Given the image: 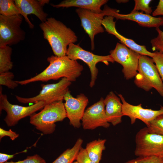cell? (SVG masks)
Returning a JSON list of instances; mask_svg holds the SVG:
<instances>
[{
	"label": "cell",
	"mask_w": 163,
	"mask_h": 163,
	"mask_svg": "<svg viewBox=\"0 0 163 163\" xmlns=\"http://www.w3.org/2000/svg\"><path fill=\"white\" fill-rule=\"evenodd\" d=\"M110 53L114 62L122 66V72L126 79L135 77L141 55L120 43H117L114 49L110 50Z\"/></svg>",
	"instance_id": "10"
},
{
	"label": "cell",
	"mask_w": 163,
	"mask_h": 163,
	"mask_svg": "<svg viewBox=\"0 0 163 163\" xmlns=\"http://www.w3.org/2000/svg\"><path fill=\"white\" fill-rule=\"evenodd\" d=\"M116 1L119 3H125L128 2L129 0H116Z\"/></svg>",
	"instance_id": "35"
},
{
	"label": "cell",
	"mask_w": 163,
	"mask_h": 163,
	"mask_svg": "<svg viewBox=\"0 0 163 163\" xmlns=\"http://www.w3.org/2000/svg\"><path fill=\"white\" fill-rule=\"evenodd\" d=\"M157 36L152 39L150 43L153 50H156L163 53V31L159 28H156Z\"/></svg>",
	"instance_id": "28"
},
{
	"label": "cell",
	"mask_w": 163,
	"mask_h": 163,
	"mask_svg": "<svg viewBox=\"0 0 163 163\" xmlns=\"http://www.w3.org/2000/svg\"><path fill=\"white\" fill-rule=\"evenodd\" d=\"M104 100L101 98L85 110L81 120L84 129L93 130L99 127L108 128L110 126L105 113Z\"/></svg>",
	"instance_id": "12"
},
{
	"label": "cell",
	"mask_w": 163,
	"mask_h": 163,
	"mask_svg": "<svg viewBox=\"0 0 163 163\" xmlns=\"http://www.w3.org/2000/svg\"><path fill=\"white\" fill-rule=\"evenodd\" d=\"M81 21V26L89 36L91 41V50L94 49V37L95 35L104 32L102 23L104 15L102 12L96 13L90 11L78 8L75 10Z\"/></svg>",
	"instance_id": "14"
},
{
	"label": "cell",
	"mask_w": 163,
	"mask_h": 163,
	"mask_svg": "<svg viewBox=\"0 0 163 163\" xmlns=\"http://www.w3.org/2000/svg\"><path fill=\"white\" fill-rule=\"evenodd\" d=\"M114 18L110 16L104 17L102 24L106 31L108 34L115 36L121 43L131 50L141 55L146 56L152 58L154 55V52L152 53L148 51L145 46L137 44L133 40L124 37L117 31L115 27L116 22L114 21Z\"/></svg>",
	"instance_id": "16"
},
{
	"label": "cell",
	"mask_w": 163,
	"mask_h": 163,
	"mask_svg": "<svg viewBox=\"0 0 163 163\" xmlns=\"http://www.w3.org/2000/svg\"><path fill=\"white\" fill-rule=\"evenodd\" d=\"M134 82L138 87L148 91L155 88L163 97V83L153 59L141 55L139 61L138 73Z\"/></svg>",
	"instance_id": "4"
},
{
	"label": "cell",
	"mask_w": 163,
	"mask_h": 163,
	"mask_svg": "<svg viewBox=\"0 0 163 163\" xmlns=\"http://www.w3.org/2000/svg\"><path fill=\"white\" fill-rule=\"evenodd\" d=\"M64 106L66 117L70 125L75 128H79L81 120L83 116L85 108L89 102L88 98L83 94L81 93L74 97L69 90L64 96Z\"/></svg>",
	"instance_id": "11"
},
{
	"label": "cell",
	"mask_w": 163,
	"mask_h": 163,
	"mask_svg": "<svg viewBox=\"0 0 163 163\" xmlns=\"http://www.w3.org/2000/svg\"><path fill=\"white\" fill-rule=\"evenodd\" d=\"M5 163H46L45 160L37 154L28 156L24 160L17 162L7 161Z\"/></svg>",
	"instance_id": "30"
},
{
	"label": "cell",
	"mask_w": 163,
	"mask_h": 163,
	"mask_svg": "<svg viewBox=\"0 0 163 163\" xmlns=\"http://www.w3.org/2000/svg\"><path fill=\"white\" fill-rule=\"evenodd\" d=\"M135 5L131 12L138 11L140 10L145 14L150 15L152 12V7L149 5L151 0H135Z\"/></svg>",
	"instance_id": "26"
},
{
	"label": "cell",
	"mask_w": 163,
	"mask_h": 163,
	"mask_svg": "<svg viewBox=\"0 0 163 163\" xmlns=\"http://www.w3.org/2000/svg\"><path fill=\"white\" fill-rule=\"evenodd\" d=\"M105 139H98L88 143L85 148L89 158L92 161L99 163L101 159L102 153L105 149Z\"/></svg>",
	"instance_id": "20"
},
{
	"label": "cell",
	"mask_w": 163,
	"mask_h": 163,
	"mask_svg": "<svg viewBox=\"0 0 163 163\" xmlns=\"http://www.w3.org/2000/svg\"><path fill=\"white\" fill-rule=\"evenodd\" d=\"M147 127L149 133L163 136V114L152 120Z\"/></svg>",
	"instance_id": "25"
},
{
	"label": "cell",
	"mask_w": 163,
	"mask_h": 163,
	"mask_svg": "<svg viewBox=\"0 0 163 163\" xmlns=\"http://www.w3.org/2000/svg\"><path fill=\"white\" fill-rule=\"evenodd\" d=\"M39 27L44 39L48 41L56 56H66L69 45L78 41V37L71 29L54 18H47Z\"/></svg>",
	"instance_id": "2"
},
{
	"label": "cell",
	"mask_w": 163,
	"mask_h": 163,
	"mask_svg": "<svg viewBox=\"0 0 163 163\" xmlns=\"http://www.w3.org/2000/svg\"><path fill=\"white\" fill-rule=\"evenodd\" d=\"M78 163H97L92 161L88 157L85 149L82 147L76 158Z\"/></svg>",
	"instance_id": "31"
},
{
	"label": "cell",
	"mask_w": 163,
	"mask_h": 163,
	"mask_svg": "<svg viewBox=\"0 0 163 163\" xmlns=\"http://www.w3.org/2000/svg\"><path fill=\"white\" fill-rule=\"evenodd\" d=\"M0 14L5 16H10L20 14L14 0H0Z\"/></svg>",
	"instance_id": "23"
},
{
	"label": "cell",
	"mask_w": 163,
	"mask_h": 163,
	"mask_svg": "<svg viewBox=\"0 0 163 163\" xmlns=\"http://www.w3.org/2000/svg\"><path fill=\"white\" fill-rule=\"evenodd\" d=\"M114 92H110L104 100L107 119L109 123L115 126L122 122V103Z\"/></svg>",
	"instance_id": "18"
},
{
	"label": "cell",
	"mask_w": 163,
	"mask_h": 163,
	"mask_svg": "<svg viewBox=\"0 0 163 163\" xmlns=\"http://www.w3.org/2000/svg\"><path fill=\"white\" fill-rule=\"evenodd\" d=\"M14 77V74L9 71L0 73V85L5 86L11 89H14L18 84L16 81L13 80Z\"/></svg>",
	"instance_id": "24"
},
{
	"label": "cell",
	"mask_w": 163,
	"mask_h": 163,
	"mask_svg": "<svg viewBox=\"0 0 163 163\" xmlns=\"http://www.w3.org/2000/svg\"><path fill=\"white\" fill-rule=\"evenodd\" d=\"M73 163H78L76 161H75Z\"/></svg>",
	"instance_id": "36"
},
{
	"label": "cell",
	"mask_w": 163,
	"mask_h": 163,
	"mask_svg": "<svg viewBox=\"0 0 163 163\" xmlns=\"http://www.w3.org/2000/svg\"><path fill=\"white\" fill-rule=\"evenodd\" d=\"M66 56L72 60H81L87 64L91 73V81L89 84L91 88L94 86L97 78L98 70L96 67L97 64L99 62H102L108 66L109 62L112 63L114 62L110 55L107 56L96 55L83 49L79 44L73 43L69 45Z\"/></svg>",
	"instance_id": "8"
},
{
	"label": "cell",
	"mask_w": 163,
	"mask_h": 163,
	"mask_svg": "<svg viewBox=\"0 0 163 163\" xmlns=\"http://www.w3.org/2000/svg\"><path fill=\"white\" fill-rule=\"evenodd\" d=\"M14 1L20 14L24 18L30 28H33L34 26L28 19V15H35L41 22L46 21L48 15L43 11L44 6L40 0H15Z\"/></svg>",
	"instance_id": "17"
},
{
	"label": "cell",
	"mask_w": 163,
	"mask_h": 163,
	"mask_svg": "<svg viewBox=\"0 0 163 163\" xmlns=\"http://www.w3.org/2000/svg\"><path fill=\"white\" fill-rule=\"evenodd\" d=\"M102 12L104 16H112L117 20L134 21L144 27L156 28L163 26V17H154L139 11L131 12L127 14H121L119 13L117 9L110 8L107 5L105 6Z\"/></svg>",
	"instance_id": "13"
},
{
	"label": "cell",
	"mask_w": 163,
	"mask_h": 163,
	"mask_svg": "<svg viewBox=\"0 0 163 163\" xmlns=\"http://www.w3.org/2000/svg\"><path fill=\"white\" fill-rule=\"evenodd\" d=\"M12 49L9 46L0 47V73L9 71L13 67Z\"/></svg>",
	"instance_id": "22"
},
{
	"label": "cell",
	"mask_w": 163,
	"mask_h": 163,
	"mask_svg": "<svg viewBox=\"0 0 163 163\" xmlns=\"http://www.w3.org/2000/svg\"><path fill=\"white\" fill-rule=\"evenodd\" d=\"M45 106L43 101H39L28 106L13 104L8 101L7 96L2 93V86L0 87V113L4 110L7 115L4 119L7 126H12L16 125L21 119L30 116L37 111L42 109Z\"/></svg>",
	"instance_id": "7"
},
{
	"label": "cell",
	"mask_w": 163,
	"mask_h": 163,
	"mask_svg": "<svg viewBox=\"0 0 163 163\" xmlns=\"http://www.w3.org/2000/svg\"><path fill=\"white\" fill-rule=\"evenodd\" d=\"M66 117L64 103L61 100L46 105L40 112L30 116V123L37 130L47 135L55 131L56 122L62 121Z\"/></svg>",
	"instance_id": "3"
},
{
	"label": "cell",
	"mask_w": 163,
	"mask_h": 163,
	"mask_svg": "<svg viewBox=\"0 0 163 163\" xmlns=\"http://www.w3.org/2000/svg\"><path fill=\"white\" fill-rule=\"evenodd\" d=\"M19 134L12 130L11 129H9L8 130H5L3 129L0 128V139L4 137L8 136L10 138V139L12 141L18 137Z\"/></svg>",
	"instance_id": "32"
},
{
	"label": "cell",
	"mask_w": 163,
	"mask_h": 163,
	"mask_svg": "<svg viewBox=\"0 0 163 163\" xmlns=\"http://www.w3.org/2000/svg\"><path fill=\"white\" fill-rule=\"evenodd\" d=\"M155 64L160 77L163 81V53L156 51L152 58Z\"/></svg>",
	"instance_id": "29"
},
{
	"label": "cell",
	"mask_w": 163,
	"mask_h": 163,
	"mask_svg": "<svg viewBox=\"0 0 163 163\" xmlns=\"http://www.w3.org/2000/svg\"><path fill=\"white\" fill-rule=\"evenodd\" d=\"M22 21L21 14H0V47L17 44L25 39L26 33L21 27Z\"/></svg>",
	"instance_id": "9"
},
{
	"label": "cell",
	"mask_w": 163,
	"mask_h": 163,
	"mask_svg": "<svg viewBox=\"0 0 163 163\" xmlns=\"http://www.w3.org/2000/svg\"><path fill=\"white\" fill-rule=\"evenodd\" d=\"M118 95L122 103L123 116L129 117L132 124L134 123L136 120L138 119L142 121L146 125V127H148L152 120L163 114L162 106L158 110L145 109L142 107L141 104L137 105H132L125 101L121 94H119Z\"/></svg>",
	"instance_id": "15"
},
{
	"label": "cell",
	"mask_w": 163,
	"mask_h": 163,
	"mask_svg": "<svg viewBox=\"0 0 163 163\" xmlns=\"http://www.w3.org/2000/svg\"><path fill=\"white\" fill-rule=\"evenodd\" d=\"M124 163H163V157L153 156L138 157Z\"/></svg>",
	"instance_id": "27"
},
{
	"label": "cell",
	"mask_w": 163,
	"mask_h": 163,
	"mask_svg": "<svg viewBox=\"0 0 163 163\" xmlns=\"http://www.w3.org/2000/svg\"><path fill=\"white\" fill-rule=\"evenodd\" d=\"M163 16V0H160L156 9L152 12V16Z\"/></svg>",
	"instance_id": "34"
},
{
	"label": "cell",
	"mask_w": 163,
	"mask_h": 163,
	"mask_svg": "<svg viewBox=\"0 0 163 163\" xmlns=\"http://www.w3.org/2000/svg\"><path fill=\"white\" fill-rule=\"evenodd\" d=\"M135 155L138 157H163V136L149 132L147 127L140 129L135 136Z\"/></svg>",
	"instance_id": "5"
},
{
	"label": "cell",
	"mask_w": 163,
	"mask_h": 163,
	"mask_svg": "<svg viewBox=\"0 0 163 163\" xmlns=\"http://www.w3.org/2000/svg\"><path fill=\"white\" fill-rule=\"evenodd\" d=\"M83 140L78 139L74 146L64 151L52 163H73L82 148Z\"/></svg>",
	"instance_id": "21"
},
{
	"label": "cell",
	"mask_w": 163,
	"mask_h": 163,
	"mask_svg": "<svg viewBox=\"0 0 163 163\" xmlns=\"http://www.w3.org/2000/svg\"><path fill=\"white\" fill-rule=\"evenodd\" d=\"M108 1L107 0H65L57 5H51L57 8L76 7L99 14L102 11L101 9L102 6Z\"/></svg>",
	"instance_id": "19"
},
{
	"label": "cell",
	"mask_w": 163,
	"mask_h": 163,
	"mask_svg": "<svg viewBox=\"0 0 163 163\" xmlns=\"http://www.w3.org/2000/svg\"><path fill=\"white\" fill-rule=\"evenodd\" d=\"M27 151V149L22 152L16 153L12 155L7 154L3 153H0V163H5L7 161L14 157V156L20 153L26 152Z\"/></svg>",
	"instance_id": "33"
},
{
	"label": "cell",
	"mask_w": 163,
	"mask_h": 163,
	"mask_svg": "<svg viewBox=\"0 0 163 163\" xmlns=\"http://www.w3.org/2000/svg\"><path fill=\"white\" fill-rule=\"evenodd\" d=\"M72 82L63 78L55 83L42 84V89L37 95L31 97L24 98L15 95L19 102L23 104L35 103L43 101L46 105L63 100L65 95L69 90Z\"/></svg>",
	"instance_id": "6"
},
{
	"label": "cell",
	"mask_w": 163,
	"mask_h": 163,
	"mask_svg": "<svg viewBox=\"0 0 163 163\" xmlns=\"http://www.w3.org/2000/svg\"><path fill=\"white\" fill-rule=\"evenodd\" d=\"M49 66L42 72L30 78L22 81H16L21 85L36 82H46L65 78L71 82L75 81L81 74L83 66L77 60H72L67 56L58 57L52 55L47 58Z\"/></svg>",
	"instance_id": "1"
}]
</instances>
